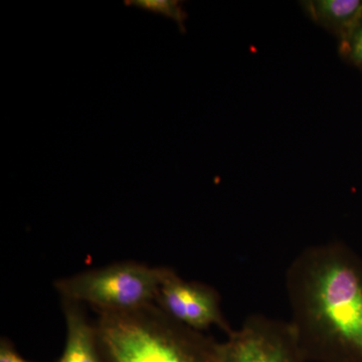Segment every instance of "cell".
Wrapping results in <instances>:
<instances>
[{"label": "cell", "instance_id": "obj_1", "mask_svg": "<svg viewBox=\"0 0 362 362\" xmlns=\"http://www.w3.org/2000/svg\"><path fill=\"white\" fill-rule=\"evenodd\" d=\"M286 289L307 361L362 362V257L340 242L306 247Z\"/></svg>", "mask_w": 362, "mask_h": 362}, {"label": "cell", "instance_id": "obj_2", "mask_svg": "<svg viewBox=\"0 0 362 362\" xmlns=\"http://www.w3.org/2000/svg\"><path fill=\"white\" fill-rule=\"evenodd\" d=\"M95 326L104 362H218V342L175 322L156 303L99 314Z\"/></svg>", "mask_w": 362, "mask_h": 362}, {"label": "cell", "instance_id": "obj_3", "mask_svg": "<svg viewBox=\"0 0 362 362\" xmlns=\"http://www.w3.org/2000/svg\"><path fill=\"white\" fill-rule=\"evenodd\" d=\"M168 267L122 262L62 278L54 283L64 301L88 304L98 313H121L156 303Z\"/></svg>", "mask_w": 362, "mask_h": 362}, {"label": "cell", "instance_id": "obj_4", "mask_svg": "<svg viewBox=\"0 0 362 362\" xmlns=\"http://www.w3.org/2000/svg\"><path fill=\"white\" fill-rule=\"evenodd\" d=\"M218 362H308L290 322L258 314L218 342Z\"/></svg>", "mask_w": 362, "mask_h": 362}, {"label": "cell", "instance_id": "obj_5", "mask_svg": "<svg viewBox=\"0 0 362 362\" xmlns=\"http://www.w3.org/2000/svg\"><path fill=\"white\" fill-rule=\"evenodd\" d=\"M156 304L175 322L204 332L214 326L232 332L221 309V296L211 286L187 281L173 269H166L159 285Z\"/></svg>", "mask_w": 362, "mask_h": 362}, {"label": "cell", "instance_id": "obj_6", "mask_svg": "<svg viewBox=\"0 0 362 362\" xmlns=\"http://www.w3.org/2000/svg\"><path fill=\"white\" fill-rule=\"evenodd\" d=\"M66 342L58 362H104L96 326L90 323L80 304L64 301Z\"/></svg>", "mask_w": 362, "mask_h": 362}, {"label": "cell", "instance_id": "obj_7", "mask_svg": "<svg viewBox=\"0 0 362 362\" xmlns=\"http://www.w3.org/2000/svg\"><path fill=\"white\" fill-rule=\"evenodd\" d=\"M301 4L309 18L339 42L349 37L362 13V0H307Z\"/></svg>", "mask_w": 362, "mask_h": 362}, {"label": "cell", "instance_id": "obj_8", "mask_svg": "<svg viewBox=\"0 0 362 362\" xmlns=\"http://www.w3.org/2000/svg\"><path fill=\"white\" fill-rule=\"evenodd\" d=\"M132 4L145 11L160 13L162 16L173 18L176 23H180V26H183L185 13L181 8L180 2L171 1V0H138V1H132Z\"/></svg>", "mask_w": 362, "mask_h": 362}, {"label": "cell", "instance_id": "obj_9", "mask_svg": "<svg viewBox=\"0 0 362 362\" xmlns=\"http://www.w3.org/2000/svg\"><path fill=\"white\" fill-rule=\"evenodd\" d=\"M339 44L342 56L362 70V13L349 37Z\"/></svg>", "mask_w": 362, "mask_h": 362}, {"label": "cell", "instance_id": "obj_10", "mask_svg": "<svg viewBox=\"0 0 362 362\" xmlns=\"http://www.w3.org/2000/svg\"><path fill=\"white\" fill-rule=\"evenodd\" d=\"M0 362H30L18 354L14 349L13 343L6 338H1L0 341Z\"/></svg>", "mask_w": 362, "mask_h": 362}]
</instances>
